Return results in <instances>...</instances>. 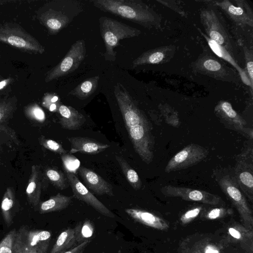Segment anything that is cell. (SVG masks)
I'll return each mask as SVG.
<instances>
[{"instance_id":"6da1fadb","label":"cell","mask_w":253,"mask_h":253,"mask_svg":"<svg viewBox=\"0 0 253 253\" xmlns=\"http://www.w3.org/2000/svg\"><path fill=\"white\" fill-rule=\"evenodd\" d=\"M114 94L135 152L144 162L150 164L154 158V142L148 121L121 84H117Z\"/></svg>"},{"instance_id":"7a4b0ae2","label":"cell","mask_w":253,"mask_h":253,"mask_svg":"<svg viewBox=\"0 0 253 253\" xmlns=\"http://www.w3.org/2000/svg\"><path fill=\"white\" fill-rule=\"evenodd\" d=\"M93 5L149 29L161 28L162 17L140 0H92Z\"/></svg>"},{"instance_id":"3957f363","label":"cell","mask_w":253,"mask_h":253,"mask_svg":"<svg viewBox=\"0 0 253 253\" xmlns=\"http://www.w3.org/2000/svg\"><path fill=\"white\" fill-rule=\"evenodd\" d=\"M84 9L78 0H57L47 4L39 21L50 35H56L66 28Z\"/></svg>"},{"instance_id":"277c9868","label":"cell","mask_w":253,"mask_h":253,"mask_svg":"<svg viewBox=\"0 0 253 253\" xmlns=\"http://www.w3.org/2000/svg\"><path fill=\"white\" fill-rule=\"evenodd\" d=\"M101 36L103 40L106 61H114L116 52L114 48L118 45L120 40L137 37L141 31L115 19L102 16L99 19Z\"/></svg>"},{"instance_id":"5b68a950","label":"cell","mask_w":253,"mask_h":253,"mask_svg":"<svg viewBox=\"0 0 253 253\" xmlns=\"http://www.w3.org/2000/svg\"><path fill=\"white\" fill-rule=\"evenodd\" d=\"M0 41L24 51L42 54L44 47L16 23L0 25Z\"/></svg>"},{"instance_id":"8992f818","label":"cell","mask_w":253,"mask_h":253,"mask_svg":"<svg viewBox=\"0 0 253 253\" xmlns=\"http://www.w3.org/2000/svg\"><path fill=\"white\" fill-rule=\"evenodd\" d=\"M193 72L210 77L216 80L236 83L240 77L233 68L227 66L216 57L206 55L199 57L192 64Z\"/></svg>"},{"instance_id":"52a82bcc","label":"cell","mask_w":253,"mask_h":253,"mask_svg":"<svg viewBox=\"0 0 253 253\" xmlns=\"http://www.w3.org/2000/svg\"><path fill=\"white\" fill-rule=\"evenodd\" d=\"M85 44L84 40L74 43L60 63L46 74L45 81L47 83L64 76L77 69L85 58Z\"/></svg>"},{"instance_id":"ba28073f","label":"cell","mask_w":253,"mask_h":253,"mask_svg":"<svg viewBox=\"0 0 253 253\" xmlns=\"http://www.w3.org/2000/svg\"><path fill=\"white\" fill-rule=\"evenodd\" d=\"M200 18L206 35L230 53H233V46L229 36L215 12L211 9H202L200 12Z\"/></svg>"},{"instance_id":"9c48e42d","label":"cell","mask_w":253,"mask_h":253,"mask_svg":"<svg viewBox=\"0 0 253 253\" xmlns=\"http://www.w3.org/2000/svg\"><path fill=\"white\" fill-rule=\"evenodd\" d=\"M208 154L206 148L196 144H190L169 160L165 171L169 173L187 169L202 161Z\"/></svg>"},{"instance_id":"30bf717a","label":"cell","mask_w":253,"mask_h":253,"mask_svg":"<svg viewBox=\"0 0 253 253\" xmlns=\"http://www.w3.org/2000/svg\"><path fill=\"white\" fill-rule=\"evenodd\" d=\"M218 184L223 192L236 208L245 222L252 225V211L235 178L228 175L224 176L219 180Z\"/></svg>"},{"instance_id":"8fae6325","label":"cell","mask_w":253,"mask_h":253,"mask_svg":"<svg viewBox=\"0 0 253 253\" xmlns=\"http://www.w3.org/2000/svg\"><path fill=\"white\" fill-rule=\"evenodd\" d=\"M219 7L237 26L244 27L253 26V12L250 5L245 0L209 1Z\"/></svg>"},{"instance_id":"7c38bea8","label":"cell","mask_w":253,"mask_h":253,"mask_svg":"<svg viewBox=\"0 0 253 253\" xmlns=\"http://www.w3.org/2000/svg\"><path fill=\"white\" fill-rule=\"evenodd\" d=\"M161 191L167 197H179L186 201L199 202L212 205L218 204L221 200L220 197L217 195L183 187L167 185L162 187Z\"/></svg>"},{"instance_id":"4fadbf2b","label":"cell","mask_w":253,"mask_h":253,"mask_svg":"<svg viewBox=\"0 0 253 253\" xmlns=\"http://www.w3.org/2000/svg\"><path fill=\"white\" fill-rule=\"evenodd\" d=\"M66 174L75 198L90 206L105 216L115 217L114 213L87 189L75 173L66 172Z\"/></svg>"},{"instance_id":"5bb4252c","label":"cell","mask_w":253,"mask_h":253,"mask_svg":"<svg viewBox=\"0 0 253 253\" xmlns=\"http://www.w3.org/2000/svg\"><path fill=\"white\" fill-rule=\"evenodd\" d=\"M214 112L217 117L230 127L239 131L248 133L245 120L232 108L231 104L226 101H220L215 106ZM253 135V134H251Z\"/></svg>"},{"instance_id":"9a60e30c","label":"cell","mask_w":253,"mask_h":253,"mask_svg":"<svg viewBox=\"0 0 253 253\" xmlns=\"http://www.w3.org/2000/svg\"><path fill=\"white\" fill-rule=\"evenodd\" d=\"M175 46L166 45L143 52L132 63V67L147 64H160L169 61L174 56Z\"/></svg>"},{"instance_id":"2e32d148","label":"cell","mask_w":253,"mask_h":253,"mask_svg":"<svg viewBox=\"0 0 253 253\" xmlns=\"http://www.w3.org/2000/svg\"><path fill=\"white\" fill-rule=\"evenodd\" d=\"M234 178L240 189L252 202L253 199V166L252 163L246 160L245 156L244 158L240 159L237 163Z\"/></svg>"},{"instance_id":"e0dca14e","label":"cell","mask_w":253,"mask_h":253,"mask_svg":"<svg viewBox=\"0 0 253 253\" xmlns=\"http://www.w3.org/2000/svg\"><path fill=\"white\" fill-rule=\"evenodd\" d=\"M78 171L87 187L98 195H114L111 185L94 171L81 166Z\"/></svg>"},{"instance_id":"ac0fdd59","label":"cell","mask_w":253,"mask_h":253,"mask_svg":"<svg viewBox=\"0 0 253 253\" xmlns=\"http://www.w3.org/2000/svg\"><path fill=\"white\" fill-rule=\"evenodd\" d=\"M197 30L207 41L209 46L212 52L218 57L226 61L233 67L234 69L238 73L242 82L250 87L251 94L253 95V85L251 83L245 70L239 65L238 63L232 56L231 53L225 48L218 44L214 41L209 38L198 28H197Z\"/></svg>"},{"instance_id":"d6986e66","label":"cell","mask_w":253,"mask_h":253,"mask_svg":"<svg viewBox=\"0 0 253 253\" xmlns=\"http://www.w3.org/2000/svg\"><path fill=\"white\" fill-rule=\"evenodd\" d=\"M71 143V153H81L87 154H98L110 147L107 144L84 137L77 136L68 138Z\"/></svg>"},{"instance_id":"ffe728a7","label":"cell","mask_w":253,"mask_h":253,"mask_svg":"<svg viewBox=\"0 0 253 253\" xmlns=\"http://www.w3.org/2000/svg\"><path fill=\"white\" fill-rule=\"evenodd\" d=\"M125 211L133 220L148 226L159 230H165L169 227L165 220L150 212L134 208L126 209Z\"/></svg>"},{"instance_id":"44dd1931","label":"cell","mask_w":253,"mask_h":253,"mask_svg":"<svg viewBox=\"0 0 253 253\" xmlns=\"http://www.w3.org/2000/svg\"><path fill=\"white\" fill-rule=\"evenodd\" d=\"M58 111L60 115V123L65 129H78L85 122V117L71 106L60 105Z\"/></svg>"},{"instance_id":"7402d4cb","label":"cell","mask_w":253,"mask_h":253,"mask_svg":"<svg viewBox=\"0 0 253 253\" xmlns=\"http://www.w3.org/2000/svg\"><path fill=\"white\" fill-rule=\"evenodd\" d=\"M41 189V172L38 166L33 165L26 190L28 201L33 207H36L40 203Z\"/></svg>"},{"instance_id":"603a6c76","label":"cell","mask_w":253,"mask_h":253,"mask_svg":"<svg viewBox=\"0 0 253 253\" xmlns=\"http://www.w3.org/2000/svg\"><path fill=\"white\" fill-rule=\"evenodd\" d=\"M72 199V197L58 193L41 203L40 212L46 213L63 210L69 206Z\"/></svg>"},{"instance_id":"cb8c5ba5","label":"cell","mask_w":253,"mask_h":253,"mask_svg":"<svg viewBox=\"0 0 253 253\" xmlns=\"http://www.w3.org/2000/svg\"><path fill=\"white\" fill-rule=\"evenodd\" d=\"M77 245L74 228L64 229L58 235L50 253H61Z\"/></svg>"},{"instance_id":"d4e9b609","label":"cell","mask_w":253,"mask_h":253,"mask_svg":"<svg viewBox=\"0 0 253 253\" xmlns=\"http://www.w3.org/2000/svg\"><path fill=\"white\" fill-rule=\"evenodd\" d=\"M99 77L88 78L72 90L69 94L80 99H84L93 94L97 87Z\"/></svg>"},{"instance_id":"484cf974","label":"cell","mask_w":253,"mask_h":253,"mask_svg":"<svg viewBox=\"0 0 253 253\" xmlns=\"http://www.w3.org/2000/svg\"><path fill=\"white\" fill-rule=\"evenodd\" d=\"M115 158L126 180L131 187L135 190L140 189L142 182L137 172L122 157L116 156Z\"/></svg>"},{"instance_id":"4316f807","label":"cell","mask_w":253,"mask_h":253,"mask_svg":"<svg viewBox=\"0 0 253 253\" xmlns=\"http://www.w3.org/2000/svg\"><path fill=\"white\" fill-rule=\"evenodd\" d=\"M15 200L14 191L11 188L7 187L2 199L1 210L3 220L8 226L12 223V210Z\"/></svg>"},{"instance_id":"83f0119b","label":"cell","mask_w":253,"mask_h":253,"mask_svg":"<svg viewBox=\"0 0 253 253\" xmlns=\"http://www.w3.org/2000/svg\"><path fill=\"white\" fill-rule=\"evenodd\" d=\"M74 229L75 232L77 245L86 240H89L94 232L93 223L89 219L80 222Z\"/></svg>"},{"instance_id":"f1b7e54d","label":"cell","mask_w":253,"mask_h":253,"mask_svg":"<svg viewBox=\"0 0 253 253\" xmlns=\"http://www.w3.org/2000/svg\"><path fill=\"white\" fill-rule=\"evenodd\" d=\"M45 173L49 181L58 189L64 190L67 188L68 181L61 171L49 168L45 169Z\"/></svg>"},{"instance_id":"f546056e","label":"cell","mask_w":253,"mask_h":253,"mask_svg":"<svg viewBox=\"0 0 253 253\" xmlns=\"http://www.w3.org/2000/svg\"><path fill=\"white\" fill-rule=\"evenodd\" d=\"M239 45L242 47L246 62V72L251 82L253 85V52L241 40H239Z\"/></svg>"},{"instance_id":"4dcf8cb0","label":"cell","mask_w":253,"mask_h":253,"mask_svg":"<svg viewBox=\"0 0 253 253\" xmlns=\"http://www.w3.org/2000/svg\"><path fill=\"white\" fill-rule=\"evenodd\" d=\"M16 103L12 99L0 101V125L6 121L13 113Z\"/></svg>"},{"instance_id":"1f68e13d","label":"cell","mask_w":253,"mask_h":253,"mask_svg":"<svg viewBox=\"0 0 253 253\" xmlns=\"http://www.w3.org/2000/svg\"><path fill=\"white\" fill-rule=\"evenodd\" d=\"M16 230L10 231L0 242V253H12Z\"/></svg>"},{"instance_id":"d6a6232c","label":"cell","mask_w":253,"mask_h":253,"mask_svg":"<svg viewBox=\"0 0 253 253\" xmlns=\"http://www.w3.org/2000/svg\"><path fill=\"white\" fill-rule=\"evenodd\" d=\"M61 158L66 172L75 173L78 170L80 162L75 156L65 153L61 155Z\"/></svg>"},{"instance_id":"836d02e7","label":"cell","mask_w":253,"mask_h":253,"mask_svg":"<svg viewBox=\"0 0 253 253\" xmlns=\"http://www.w3.org/2000/svg\"><path fill=\"white\" fill-rule=\"evenodd\" d=\"M40 142L41 144L44 148L53 152L60 155L65 154L67 152V151L64 149L61 144L53 140L41 137L40 139Z\"/></svg>"},{"instance_id":"e575fe53","label":"cell","mask_w":253,"mask_h":253,"mask_svg":"<svg viewBox=\"0 0 253 253\" xmlns=\"http://www.w3.org/2000/svg\"><path fill=\"white\" fill-rule=\"evenodd\" d=\"M48 247L49 245L34 249H27L15 239L12 253H47Z\"/></svg>"},{"instance_id":"d590c367","label":"cell","mask_w":253,"mask_h":253,"mask_svg":"<svg viewBox=\"0 0 253 253\" xmlns=\"http://www.w3.org/2000/svg\"><path fill=\"white\" fill-rule=\"evenodd\" d=\"M29 117L39 122H43L45 119L44 111L38 105L35 104L28 108L26 111Z\"/></svg>"},{"instance_id":"8d00e7d4","label":"cell","mask_w":253,"mask_h":253,"mask_svg":"<svg viewBox=\"0 0 253 253\" xmlns=\"http://www.w3.org/2000/svg\"><path fill=\"white\" fill-rule=\"evenodd\" d=\"M157 1L169 7L183 17H187V14L180 5L179 1L172 0H157Z\"/></svg>"},{"instance_id":"74e56055","label":"cell","mask_w":253,"mask_h":253,"mask_svg":"<svg viewBox=\"0 0 253 253\" xmlns=\"http://www.w3.org/2000/svg\"><path fill=\"white\" fill-rule=\"evenodd\" d=\"M201 210V207H196L187 211L181 216L180 218L181 222L183 223L190 222L199 214Z\"/></svg>"},{"instance_id":"f35d334b","label":"cell","mask_w":253,"mask_h":253,"mask_svg":"<svg viewBox=\"0 0 253 253\" xmlns=\"http://www.w3.org/2000/svg\"><path fill=\"white\" fill-rule=\"evenodd\" d=\"M230 209L225 208H214L211 210L207 215V218L210 219H215L221 217L226 213H230Z\"/></svg>"},{"instance_id":"ab89813d","label":"cell","mask_w":253,"mask_h":253,"mask_svg":"<svg viewBox=\"0 0 253 253\" xmlns=\"http://www.w3.org/2000/svg\"><path fill=\"white\" fill-rule=\"evenodd\" d=\"M90 240H86L61 253H83Z\"/></svg>"},{"instance_id":"60d3db41","label":"cell","mask_w":253,"mask_h":253,"mask_svg":"<svg viewBox=\"0 0 253 253\" xmlns=\"http://www.w3.org/2000/svg\"><path fill=\"white\" fill-rule=\"evenodd\" d=\"M228 232L230 235L236 239L239 240L242 238V235L241 233L234 228H229L228 229Z\"/></svg>"},{"instance_id":"b9f144b4","label":"cell","mask_w":253,"mask_h":253,"mask_svg":"<svg viewBox=\"0 0 253 253\" xmlns=\"http://www.w3.org/2000/svg\"><path fill=\"white\" fill-rule=\"evenodd\" d=\"M204 253H220V252L215 247L212 245H208L205 248Z\"/></svg>"},{"instance_id":"7bdbcfd3","label":"cell","mask_w":253,"mask_h":253,"mask_svg":"<svg viewBox=\"0 0 253 253\" xmlns=\"http://www.w3.org/2000/svg\"><path fill=\"white\" fill-rule=\"evenodd\" d=\"M11 79H7L0 82V89L3 88L4 86L7 85L10 82Z\"/></svg>"},{"instance_id":"ee69618b","label":"cell","mask_w":253,"mask_h":253,"mask_svg":"<svg viewBox=\"0 0 253 253\" xmlns=\"http://www.w3.org/2000/svg\"><path fill=\"white\" fill-rule=\"evenodd\" d=\"M57 106L55 103L51 104L49 107V110L50 111H53L56 109Z\"/></svg>"},{"instance_id":"f6af8a7d","label":"cell","mask_w":253,"mask_h":253,"mask_svg":"<svg viewBox=\"0 0 253 253\" xmlns=\"http://www.w3.org/2000/svg\"><path fill=\"white\" fill-rule=\"evenodd\" d=\"M58 100V97L56 96H53L50 100V101L52 103H54L56 102Z\"/></svg>"}]
</instances>
